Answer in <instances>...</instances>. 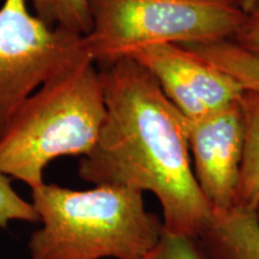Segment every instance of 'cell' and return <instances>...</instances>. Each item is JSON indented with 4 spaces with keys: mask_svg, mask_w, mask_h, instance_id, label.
Masks as SVG:
<instances>
[{
    "mask_svg": "<svg viewBox=\"0 0 259 259\" xmlns=\"http://www.w3.org/2000/svg\"><path fill=\"white\" fill-rule=\"evenodd\" d=\"M94 65L88 59L66 70L18 107L0 136V171L34 190L57 157L90 154L107 115Z\"/></svg>",
    "mask_w": 259,
    "mask_h": 259,
    "instance_id": "cell-3",
    "label": "cell"
},
{
    "mask_svg": "<svg viewBox=\"0 0 259 259\" xmlns=\"http://www.w3.org/2000/svg\"><path fill=\"white\" fill-rule=\"evenodd\" d=\"M145 259H206L196 239L163 232L158 244Z\"/></svg>",
    "mask_w": 259,
    "mask_h": 259,
    "instance_id": "cell-12",
    "label": "cell"
},
{
    "mask_svg": "<svg viewBox=\"0 0 259 259\" xmlns=\"http://www.w3.org/2000/svg\"><path fill=\"white\" fill-rule=\"evenodd\" d=\"M31 197L42 223L29 239L31 259H145L164 232L143 193L128 187L42 184Z\"/></svg>",
    "mask_w": 259,
    "mask_h": 259,
    "instance_id": "cell-2",
    "label": "cell"
},
{
    "mask_svg": "<svg viewBox=\"0 0 259 259\" xmlns=\"http://www.w3.org/2000/svg\"><path fill=\"white\" fill-rule=\"evenodd\" d=\"M232 41L242 50L259 57V2L246 14L244 24Z\"/></svg>",
    "mask_w": 259,
    "mask_h": 259,
    "instance_id": "cell-13",
    "label": "cell"
},
{
    "mask_svg": "<svg viewBox=\"0 0 259 259\" xmlns=\"http://www.w3.org/2000/svg\"><path fill=\"white\" fill-rule=\"evenodd\" d=\"M130 58L151 73L187 120L203 118L240 101L245 92L235 78L181 45L142 48Z\"/></svg>",
    "mask_w": 259,
    "mask_h": 259,
    "instance_id": "cell-6",
    "label": "cell"
},
{
    "mask_svg": "<svg viewBox=\"0 0 259 259\" xmlns=\"http://www.w3.org/2000/svg\"><path fill=\"white\" fill-rule=\"evenodd\" d=\"M28 0L0 6V136L19 106L48 80L92 59L84 35L52 28Z\"/></svg>",
    "mask_w": 259,
    "mask_h": 259,
    "instance_id": "cell-5",
    "label": "cell"
},
{
    "mask_svg": "<svg viewBox=\"0 0 259 259\" xmlns=\"http://www.w3.org/2000/svg\"><path fill=\"white\" fill-rule=\"evenodd\" d=\"M35 10V15L52 28L78 35L92 31L88 0H28Z\"/></svg>",
    "mask_w": 259,
    "mask_h": 259,
    "instance_id": "cell-10",
    "label": "cell"
},
{
    "mask_svg": "<svg viewBox=\"0 0 259 259\" xmlns=\"http://www.w3.org/2000/svg\"><path fill=\"white\" fill-rule=\"evenodd\" d=\"M99 72L107 115L96 145L79 162V177L155 194L164 232L196 239L212 209L194 177L185 116L131 58Z\"/></svg>",
    "mask_w": 259,
    "mask_h": 259,
    "instance_id": "cell-1",
    "label": "cell"
},
{
    "mask_svg": "<svg viewBox=\"0 0 259 259\" xmlns=\"http://www.w3.org/2000/svg\"><path fill=\"white\" fill-rule=\"evenodd\" d=\"M236 4L240 6L241 10L247 14L248 11H251L253 9V6L257 4L259 0H235Z\"/></svg>",
    "mask_w": 259,
    "mask_h": 259,
    "instance_id": "cell-15",
    "label": "cell"
},
{
    "mask_svg": "<svg viewBox=\"0 0 259 259\" xmlns=\"http://www.w3.org/2000/svg\"><path fill=\"white\" fill-rule=\"evenodd\" d=\"M255 215H257V219H258V221H259V208L257 209V211H255Z\"/></svg>",
    "mask_w": 259,
    "mask_h": 259,
    "instance_id": "cell-16",
    "label": "cell"
},
{
    "mask_svg": "<svg viewBox=\"0 0 259 259\" xmlns=\"http://www.w3.org/2000/svg\"><path fill=\"white\" fill-rule=\"evenodd\" d=\"M90 56L101 69L157 45L233 40L246 12L235 0H88Z\"/></svg>",
    "mask_w": 259,
    "mask_h": 259,
    "instance_id": "cell-4",
    "label": "cell"
},
{
    "mask_svg": "<svg viewBox=\"0 0 259 259\" xmlns=\"http://www.w3.org/2000/svg\"><path fill=\"white\" fill-rule=\"evenodd\" d=\"M235 76L246 89L259 92V57L245 53L235 66Z\"/></svg>",
    "mask_w": 259,
    "mask_h": 259,
    "instance_id": "cell-14",
    "label": "cell"
},
{
    "mask_svg": "<svg viewBox=\"0 0 259 259\" xmlns=\"http://www.w3.org/2000/svg\"><path fill=\"white\" fill-rule=\"evenodd\" d=\"M196 240L206 259H259L257 215L235 208L212 212Z\"/></svg>",
    "mask_w": 259,
    "mask_h": 259,
    "instance_id": "cell-8",
    "label": "cell"
},
{
    "mask_svg": "<svg viewBox=\"0 0 259 259\" xmlns=\"http://www.w3.org/2000/svg\"><path fill=\"white\" fill-rule=\"evenodd\" d=\"M244 118V154L234 208L255 212L259 208V92L245 89L240 99Z\"/></svg>",
    "mask_w": 259,
    "mask_h": 259,
    "instance_id": "cell-9",
    "label": "cell"
},
{
    "mask_svg": "<svg viewBox=\"0 0 259 259\" xmlns=\"http://www.w3.org/2000/svg\"><path fill=\"white\" fill-rule=\"evenodd\" d=\"M12 221L38 222L32 203L22 198L12 187L6 174L0 171V228L6 229Z\"/></svg>",
    "mask_w": 259,
    "mask_h": 259,
    "instance_id": "cell-11",
    "label": "cell"
},
{
    "mask_svg": "<svg viewBox=\"0 0 259 259\" xmlns=\"http://www.w3.org/2000/svg\"><path fill=\"white\" fill-rule=\"evenodd\" d=\"M194 177L212 212L234 208L244 154L240 101L203 118L187 120Z\"/></svg>",
    "mask_w": 259,
    "mask_h": 259,
    "instance_id": "cell-7",
    "label": "cell"
}]
</instances>
